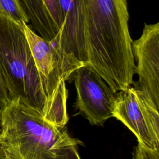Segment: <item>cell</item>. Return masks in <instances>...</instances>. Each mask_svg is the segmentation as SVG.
Segmentation results:
<instances>
[{
	"label": "cell",
	"instance_id": "9a60e30c",
	"mask_svg": "<svg viewBox=\"0 0 159 159\" xmlns=\"http://www.w3.org/2000/svg\"><path fill=\"white\" fill-rule=\"evenodd\" d=\"M0 159H13L6 152L0 148Z\"/></svg>",
	"mask_w": 159,
	"mask_h": 159
},
{
	"label": "cell",
	"instance_id": "6da1fadb",
	"mask_svg": "<svg viewBox=\"0 0 159 159\" xmlns=\"http://www.w3.org/2000/svg\"><path fill=\"white\" fill-rule=\"evenodd\" d=\"M88 64L117 93L131 86L135 62L126 0H83Z\"/></svg>",
	"mask_w": 159,
	"mask_h": 159
},
{
	"label": "cell",
	"instance_id": "5bb4252c",
	"mask_svg": "<svg viewBox=\"0 0 159 159\" xmlns=\"http://www.w3.org/2000/svg\"><path fill=\"white\" fill-rule=\"evenodd\" d=\"M65 159H81L78 153V147H75L71 148L70 152Z\"/></svg>",
	"mask_w": 159,
	"mask_h": 159
},
{
	"label": "cell",
	"instance_id": "8fae6325",
	"mask_svg": "<svg viewBox=\"0 0 159 159\" xmlns=\"http://www.w3.org/2000/svg\"><path fill=\"white\" fill-rule=\"evenodd\" d=\"M58 32L61 29V21L57 0H42Z\"/></svg>",
	"mask_w": 159,
	"mask_h": 159
},
{
	"label": "cell",
	"instance_id": "8992f818",
	"mask_svg": "<svg viewBox=\"0 0 159 159\" xmlns=\"http://www.w3.org/2000/svg\"><path fill=\"white\" fill-rule=\"evenodd\" d=\"M72 81L76 90V108L91 124L102 125L113 117L117 93L89 64L76 69Z\"/></svg>",
	"mask_w": 159,
	"mask_h": 159
},
{
	"label": "cell",
	"instance_id": "5b68a950",
	"mask_svg": "<svg viewBox=\"0 0 159 159\" xmlns=\"http://www.w3.org/2000/svg\"><path fill=\"white\" fill-rule=\"evenodd\" d=\"M113 117L122 122L139 143L159 150V112L137 88L130 86L116 93Z\"/></svg>",
	"mask_w": 159,
	"mask_h": 159
},
{
	"label": "cell",
	"instance_id": "277c9868",
	"mask_svg": "<svg viewBox=\"0 0 159 159\" xmlns=\"http://www.w3.org/2000/svg\"><path fill=\"white\" fill-rule=\"evenodd\" d=\"M22 29L29 43L37 70L40 83L57 126V117L52 106V99L58 84L61 79L71 81L74 71L81 65L65 54L53 40L48 42L43 39L26 23Z\"/></svg>",
	"mask_w": 159,
	"mask_h": 159
},
{
	"label": "cell",
	"instance_id": "2e32d148",
	"mask_svg": "<svg viewBox=\"0 0 159 159\" xmlns=\"http://www.w3.org/2000/svg\"><path fill=\"white\" fill-rule=\"evenodd\" d=\"M1 109H0V117H1Z\"/></svg>",
	"mask_w": 159,
	"mask_h": 159
},
{
	"label": "cell",
	"instance_id": "4fadbf2b",
	"mask_svg": "<svg viewBox=\"0 0 159 159\" xmlns=\"http://www.w3.org/2000/svg\"><path fill=\"white\" fill-rule=\"evenodd\" d=\"M9 101L7 88L0 70V109H2Z\"/></svg>",
	"mask_w": 159,
	"mask_h": 159
},
{
	"label": "cell",
	"instance_id": "9c48e42d",
	"mask_svg": "<svg viewBox=\"0 0 159 159\" xmlns=\"http://www.w3.org/2000/svg\"><path fill=\"white\" fill-rule=\"evenodd\" d=\"M31 28L46 40L53 39L57 30L42 0H19Z\"/></svg>",
	"mask_w": 159,
	"mask_h": 159
},
{
	"label": "cell",
	"instance_id": "7a4b0ae2",
	"mask_svg": "<svg viewBox=\"0 0 159 159\" xmlns=\"http://www.w3.org/2000/svg\"><path fill=\"white\" fill-rule=\"evenodd\" d=\"M78 145L65 127L47 122L17 98L1 109L0 148L13 159H65Z\"/></svg>",
	"mask_w": 159,
	"mask_h": 159
},
{
	"label": "cell",
	"instance_id": "7c38bea8",
	"mask_svg": "<svg viewBox=\"0 0 159 159\" xmlns=\"http://www.w3.org/2000/svg\"><path fill=\"white\" fill-rule=\"evenodd\" d=\"M134 159H159V150H152L138 143L135 148Z\"/></svg>",
	"mask_w": 159,
	"mask_h": 159
},
{
	"label": "cell",
	"instance_id": "52a82bcc",
	"mask_svg": "<svg viewBox=\"0 0 159 159\" xmlns=\"http://www.w3.org/2000/svg\"><path fill=\"white\" fill-rule=\"evenodd\" d=\"M135 65L134 73L139 81L132 82L159 109V23L145 24L139 39L132 41Z\"/></svg>",
	"mask_w": 159,
	"mask_h": 159
},
{
	"label": "cell",
	"instance_id": "30bf717a",
	"mask_svg": "<svg viewBox=\"0 0 159 159\" xmlns=\"http://www.w3.org/2000/svg\"><path fill=\"white\" fill-rule=\"evenodd\" d=\"M0 16L8 17L19 24L29 22L19 0H0Z\"/></svg>",
	"mask_w": 159,
	"mask_h": 159
},
{
	"label": "cell",
	"instance_id": "3957f363",
	"mask_svg": "<svg viewBox=\"0 0 159 159\" xmlns=\"http://www.w3.org/2000/svg\"><path fill=\"white\" fill-rule=\"evenodd\" d=\"M22 24L0 16V70L9 98L19 99L54 125Z\"/></svg>",
	"mask_w": 159,
	"mask_h": 159
},
{
	"label": "cell",
	"instance_id": "ba28073f",
	"mask_svg": "<svg viewBox=\"0 0 159 159\" xmlns=\"http://www.w3.org/2000/svg\"><path fill=\"white\" fill-rule=\"evenodd\" d=\"M57 1L61 21V29L56 38L57 45L82 66L88 64L83 1Z\"/></svg>",
	"mask_w": 159,
	"mask_h": 159
}]
</instances>
